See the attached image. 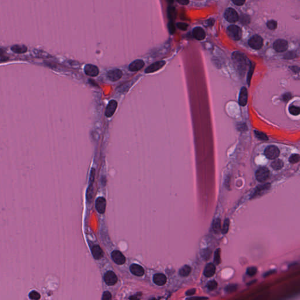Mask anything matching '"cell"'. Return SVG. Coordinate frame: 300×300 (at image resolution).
I'll list each match as a JSON object with an SVG mask.
<instances>
[{"instance_id": "obj_48", "label": "cell", "mask_w": 300, "mask_h": 300, "mask_svg": "<svg viewBox=\"0 0 300 300\" xmlns=\"http://www.w3.org/2000/svg\"><path fill=\"white\" fill-rule=\"evenodd\" d=\"M196 293V289L192 288L190 290H188L186 292V295L187 296H192L195 294Z\"/></svg>"}, {"instance_id": "obj_28", "label": "cell", "mask_w": 300, "mask_h": 300, "mask_svg": "<svg viewBox=\"0 0 300 300\" xmlns=\"http://www.w3.org/2000/svg\"><path fill=\"white\" fill-rule=\"evenodd\" d=\"M176 13L175 9L173 6H169L168 8V17L169 19V21H174V18L175 17Z\"/></svg>"}, {"instance_id": "obj_12", "label": "cell", "mask_w": 300, "mask_h": 300, "mask_svg": "<svg viewBox=\"0 0 300 300\" xmlns=\"http://www.w3.org/2000/svg\"><path fill=\"white\" fill-rule=\"evenodd\" d=\"M117 107V102L116 100H111L108 103L105 111V114L107 117H111L113 116Z\"/></svg>"}, {"instance_id": "obj_51", "label": "cell", "mask_w": 300, "mask_h": 300, "mask_svg": "<svg viewBox=\"0 0 300 300\" xmlns=\"http://www.w3.org/2000/svg\"><path fill=\"white\" fill-rule=\"evenodd\" d=\"M167 1L169 4H172L174 2V0H167Z\"/></svg>"}, {"instance_id": "obj_8", "label": "cell", "mask_w": 300, "mask_h": 300, "mask_svg": "<svg viewBox=\"0 0 300 300\" xmlns=\"http://www.w3.org/2000/svg\"><path fill=\"white\" fill-rule=\"evenodd\" d=\"M84 71L87 75L91 77L97 76L99 73V70L98 67L91 64L86 65L84 67Z\"/></svg>"}, {"instance_id": "obj_18", "label": "cell", "mask_w": 300, "mask_h": 300, "mask_svg": "<svg viewBox=\"0 0 300 300\" xmlns=\"http://www.w3.org/2000/svg\"><path fill=\"white\" fill-rule=\"evenodd\" d=\"M192 33H193V37L195 39H197V40H199V41L204 39L205 38L206 36V34H205V30H204L203 28H202L201 27L195 28L193 30Z\"/></svg>"}, {"instance_id": "obj_7", "label": "cell", "mask_w": 300, "mask_h": 300, "mask_svg": "<svg viewBox=\"0 0 300 300\" xmlns=\"http://www.w3.org/2000/svg\"><path fill=\"white\" fill-rule=\"evenodd\" d=\"M273 48L278 52H284L288 48V42L284 39H278L274 43Z\"/></svg>"}, {"instance_id": "obj_15", "label": "cell", "mask_w": 300, "mask_h": 300, "mask_svg": "<svg viewBox=\"0 0 300 300\" xmlns=\"http://www.w3.org/2000/svg\"><path fill=\"white\" fill-rule=\"evenodd\" d=\"M145 65L144 62L143 60L138 59L136 60L130 65L128 67L129 70L132 72H137L141 70Z\"/></svg>"}, {"instance_id": "obj_10", "label": "cell", "mask_w": 300, "mask_h": 300, "mask_svg": "<svg viewBox=\"0 0 300 300\" xmlns=\"http://www.w3.org/2000/svg\"><path fill=\"white\" fill-rule=\"evenodd\" d=\"M165 65V61H158L154 63L153 64L151 65L149 67H148L145 72V73H151L153 72H156L157 71L161 69L163 66Z\"/></svg>"}, {"instance_id": "obj_14", "label": "cell", "mask_w": 300, "mask_h": 300, "mask_svg": "<svg viewBox=\"0 0 300 300\" xmlns=\"http://www.w3.org/2000/svg\"><path fill=\"white\" fill-rule=\"evenodd\" d=\"M104 282L108 286H113L117 282V277L113 271H108L104 276Z\"/></svg>"}, {"instance_id": "obj_35", "label": "cell", "mask_w": 300, "mask_h": 300, "mask_svg": "<svg viewBox=\"0 0 300 300\" xmlns=\"http://www.w3.org/2000/svg\"><path fill=\"white\" fill-rule=\"evenodd\" d=\"M257 271V269L255 267H249L247 270V274L250 276H254L256 274Z\"/></svg>"}, {"instance_id": "obj_27", "label": "cell", "mask_w": 300, "mask_h": 300, "mask_svg": "<svg viewBox=\"0 0 300 300\" xmlns=\"http://www.w3.org/2000/svg\"><path fill=\"white\" fill-rule=\"evenodd\" d=\"M288 110H289L290 113L293 115V116H298L300 114V108L298 106L291 105L289 107Z\"/></svg>"}, {"instance_id": "obj_50", "label": "cell", "mask_w": 300, "mask_h": 300, "mask_svg": "<svg viewBox=\"0 0 300 300\" xmlns=\"http://www.w3.org/2000/svg\"><path fill=\"white\" fill-rule=\"evenodd\" d=\"M4 50H3L2 49H1V48H0V55H2L4 54Z\"/></svg>"}, {"instance_id": "obj_41", "label": "cell", "mask_w": 300, "mask_h": 300, "mask_svg": "<svg viewBox=\"0 0 300 300\" xmlns=\"http://www.w3.org/2000/svg\"><path fill=\"white\" fill-rule=\"evenodd\" d=\"M176 26L180 30H186L188 25V24H185V23H183V22H179L178 24H176Z\"/></svg>"}, {"instance_id": "obj_31", "label": "cell", "mask_w": 300, "mask_h": 300, "mask_svg": "<svg viewBox=\"0 0 300 300\" xmlns=\"http://www.w3.org/2000/svg\"><path fill=\"white\" fill-rule=\"evenodd\" d=\"M214 263L216 265H218L221 263V249H217L215 253Z\"/></svg>"}, {"instance_id": "obj_46", "label": "cell", "mask_w": 300, "mask_h": 300, "mask_svg": "<svg viewBox=\"0 0 300 300\" xmlns=\"http://www.w3.org/2000/svg\"><path fill=\"white\" fill-rule=\"evenodd\" d=\"M30 298L31 299H39L40 297L39 294H38V293H36V291H32L30 293Z\"/></svg>"}, {"instance_id": "obj_9", "label": "cell", "mask_w": 300, "mask_h": 300, "mask_svg": "<svg viewBox=\"0 0 300 300\" xmlns=\"http://www.w3.org/2000/svg\"><path fill=\"white\" fill-rule=\"evenodd\" d=\"M111 257L114 262L116 264L119 265L124 264L126 260L124 256L118 250H115L113 252L111 253Z\"/></svg>"}, {"instance_id": "obj_16", "label": "cell", "mask_w": 300, "mask_h": 300, "mask_svg": "<svg viewBox=\"0 0 300 300\" xmlns=\"http://www.w3.org/2000/svg\"><path fill=\"white\" fill-rule=\"evenodd\" d=\"M106 201L103 197L97 198L96 201V207L97 211L100 213H104L106 210Z\"/></svg>"}, {"instance_id": "obj_45", "label": "cell", "mask_w": 300, "mask_h": 300, "mask_svg": "<svg viewBox=\"0 0 300 300\" xmlns=\"http://www.w3.org/2000/svg\"><path fill=\"white\" fill-rule=\"evenodd\" d=\"M237 129L239 131L245 132L247 130V127L245 124H239L237 126Z\"/></svg>"}, {"instance_id": "obj_36", "label": "cell", "mask_w": 300, "mask_h": 300, "mask_svg": "<svg viewBox=\"0 0 300 300\" xmlns=\"http://www.w3.org/2000/svg\"><path fill=\"white\" fill-rule=\"evenodd\" d=\"M237 289V286L236 284H230L228 285L226 288V291L229 293H231L234 292Z\"/></svg>"}, {"instance_id": "obj_44", "label": "cell", "mask_w": 300, "mask_h": 300, "mask_svg": "<svg viewBox=\"0 0 300 300\" xmlns=\"http://www.w3.org/2000/svg\"><path fill=\"white\" fill-rule=\"evenodd\" d=\"M111 298V295L108 291H106L103 295L102 300H108Z\"/></svg>"}, {"instance_id": "obj_21", "label": "cell", "mask_w": 300, "mask_h": 300, "mask_svg": "<svg viewBox=\"0 0 300 300\" xmlns=\"http://www.w3.org/2000/svg\"><path fill=\"white\" fill-rule=\"evenodd\" d=\"M91 252L92 254L94 257V258L97 260H99L100 258H102L103 256V252L102 248L99 246H94L91 249Z\"/></svg>"}, {"instance_id": "obj_4", "label": "cell", "mask_w": 300, "mask_h": 300, "mask_svg": "<svg viewBox=\"0 0 300 300\" xmlns=\"http://www.w3.org/2000/svg\"><path fill=\"white\" fill-rule=\"evenodd\" d=\"M264 154L270 160L276 159L280 155V150L274 145H270L264 151Z\"/></svg>"}, {"instance_id": "obj_11", "label": "cell", "mask_w": 300, "mask_h": 300, "mask_svg": "<svg viewBox=\"0 0 300 300\" xmlns=\"http://www.w3.org/2000/svg\"><path fill=\"white\" fill-rule=\"evenodd\" d=\"M123 76V72L119 69L112 70L108 72L107 78L111 82H117Z\"/></svg>"}, {"instance_id": "obj_2", "label": "cell", "mask_w": 300, "mask_h": 300, "mask_svg": "<svg viewBox=\"0 0 300 300\" xmlns=\"http://www.w3.org/2000/svg\"><path fill=\"white\" fill-rule=\"evenodd\" d=\"M228 36L234 41L240 40L242 36V32L240 28L236 25H231L229 26L227 30Z\"/></svg>"}, {"instance_id": "obj_42", "label": "cell", "mask_w": 300, "mask_h": 300, "mask_svg": "<svg viewBox=\"0 0 300 300\" xmlns=\"http://www.w3.org/2000/svg\"><path fill=\"white\" fill-rule=\"evenodd\" d=\"M240 21L243 24H249L250 22V19L247 15H242L240 18Z\"/></svg>"}, {"instance_id": "obj_49", "label": "cell", "mask_w": 300, "mask_h": 300, "mask_svg": "<svg viewBox=\"0 0 300 300\" xmlns=\"http://www.w3.org/2000/svg\"><path fill=\"white\" fill-rule=\"evenodd\" d=\"M176 1L181 5L186 6L189 3V0H176Z\"/></svg>"}, {"instance_id": "obj_22", "label": "cell", "mask_w": 300, "mask_h": 300, "mask_svg": "<svg viewBox=\"0 0 300 300\" xmlns=\"http://www.w3.org/2000/svg\"><path fill=\"white\" fill-rule=\"evenodd\" d=\"M270 186H271L270 184H266L264 185H261L257 186V188L256 189V191L254 193L253 195V197H254L253 198L257 197L260 193H262V192L267 191V190H269L270 189Z\"/></svg>"}, {"instance_id": "obj_47", "label": "cell", "mask_w": 300, "mask_h": 300, "mask_svg": "<svg viewBox=\"0 0 300 300\" xmlns=\"http://www.w3.org/2000/svg\"><path fill=\"white\" fill-rule=\"evenodd\" d=\"M232 1H233V2L234 3V4H236V6H239L243 5L246 1V0H232Z\"/></svg>"}, {"instance_id": "obj_29", "label": "cell", "mask_w": 300, "mask_h": 300, "mask_svg": "<svg viewBox=\"0 0 300 300\" xmlns=\"http://www.w3.org/2000/svg\"><path fill=\"white\" fill-rule=\"evenodd\" d=\"M254 134H255L256 137L259 140H263V141H267L269 140L268 137L266 136V134H264L263 132H259L257 130H254Z\"/></svg>"}, {"instance_id": "obj_17", "label": "cell", "mask_w": 300, "mask_h": 300, "mask_svg": "<svg viewBox=\"0 0 300 300\" xmlns=\"http://www.w3.org/2000/svg\"><path fill=\"white\" fill-rule=\"evenodd\" d=\"M215 272H216V267L215 264L213 263H208L205 266L204 271V274L205 276L209 278L214 276Z\"/></svg>"}, {"instance_id": "obj_33", "label": "cell", "mask_w": 300, "mask_h": 300, "mask_svg": "<svg viewBox=\"0 0 300 300\" xmlns=\"http://www.w3.org/2000/svg\"><path fill=\"white\" fill-rule=\"evenodd\" d=\"M300 161V156L297 154H294L291 155L289 158V162L291 164H295L299 162Z\"/></svg>"}, {"instance_id": "obj_30", "label": "cell", "mask_w": 300, "mask_h": 300, "mask_svg": "<svg viewBox=\"0 0 300 300\" xmlns=\"http://www.w3.org/2000/svg\"><path fill=\"white\" fill-rule=\"evenodd\" d=\"M229 225H230V221L229 219H226L225 220V222L223 223V228L221 230V232L222 234H226L229 231Z\"/></svg>"}, {"instance_id": "obj_19", "label": "cell", "mask_w": 300, "mask_h": 300, "mask_svg": "<svg viewBox=\"0 0 300 300\" xmlns=\"http://www.w3.org/2000/svg\"><path fill=\"white\" fill-rule=\"evenodd\" d=\"M130 271L134 275L137 276H142L144 275V269L138 264H132L130 266Z\"/></svg>"}, {"instance_id": "obj_26", "label": "cell", "mask_w": 300, "mask_h": 300, "mask_svg": "<svg viewBox=\"0 0 300 300\" xmlns=\"http://www.w3.org/2000/svg\"><path fill=\"white\" fill-rule=\"evenodd\" d=\"M271 167L274 170H280L284 167V163L282 160L277 159L271 164Z\"/></svg>"}, {"instance_id": "obj_39", "label": "cell", "mask_w": 300, "mask_h": 300, "mask_svg": "<svg viewBox=\"0 0 300 300\" xmlns=\"http://www.w3.org/2000/svg\"><path fill=\"white\" fill-rule=\"evenodd\" d=\"M212 254V251L209 250V249H206V250H203V253H202V256L204 258H205L206 260H208L209 257H210V255Z\"/></svg>"}, {"instance_id": "obj_40", "label": "cell", "mask_w": 300, "mask_h": 300, "mask_svg": "<svg viewBox=\"0 0 300 300\" xmlns=\"http://www.w3.org/2000/svg\"><path fill=\"white\" fill-rule=\"evenodd\" d=\"M296 57H297L296 54H295L294 52H288L287 54L284 55V58L287 59H294Z\"/></svg>"}, {"instance_id": "obj_34", "label": "cell", "mask_w": 300, "mask_h": 300, "mask_svg": "<svg viewBox=\"0 0 300 300\" xmlns=\"http://www.w3.org/2000/svg\"><path fill=\"white\" fill-rule=\"evenodd\" d=\"M254 65L253 64L252 62H250L249 71V73H248V75H247V82H248V84H250V80H251L252 77L253 73V71H254Z\"/></svg>"}, {"instance_id": "obj_5", "label": "cell", "mask_w": 300, "mask_h": 300, "mask_svg": "<svg viewBox=\"0 0 300 300\" xmlns=\"http://www.w3.org/2000/svg\"><path fill=\"white\" fill-rule=\"evenodd\" d=\"M249 45L251 48L258 50L262 48L263 45V40L259 35L253 36L249 41Z\"/></svg>"}, {"instance_id": "obj_20", "label": "cell", "mask_w": 300, "mask_h": 300, "mask_svg": "<svg viewBox=\"0 0 300 300\" xmlns=\"http://www.w3.org/2000/svg\"><path fill=\"white\" fill-rule=\"evenodd\" d=\"M153 281L158 286H163L167 282V277L163 274H156L153 277Z\"/></svg>"}, {"instance_id": "obj_3", "label": "cell", "mask_w": 300, "mask_h": 300, "mask_svg": "<svg viewBox=\"0 0 300 300\" xmlns=\"http://www.w3.org/2000/svg\"><path fill=\"white\" fill-rule=\"evenodd\" d=\"M270 176V171L266 167H261L256 171V177L260 182H264L267 180Z\"/></svg>"}, {"instance_id": "obj_6", "label": "cell", "mask_w": 300, "mask_h": 300, "mask_svg": "<svg viewBox=\"0 0 300 300\" xmlns=\"http://www.w3.org/2000/svg\"><path fill=\"white\" fill-rule=\"evenodd\" d=\"M225 19L231 23L236 22L239 20V15L237 12L233 8H228L225 12Z\"/></svg>"}, {"instance_id": "obj_37", "label": "cell", "mask_w": 300, "mask_h": 300, "mask_svg": "<svg viewBox=\"0 0 300 300\" xmlns=\"http://www.w3.org/2000/svg\"><path fill=\"white\" fill-rule=\"evenodd\" d=\"M267 25L268 28L271 30H274L277 26V23L276 21L274 20H271L267 23Z\"/></svg>"}, {"instance_id": "obj_1", "label": "cell", "mask_w": 300, "mask_h": 300, "mask_svg": "<svg viewBox=\"0 0 300 300\" xmlns=\"http://www.w3.org/2000/svg\"><path fill=\"white\" fill-rule=\"evenodd\" d=\"M232 60L237 71L240 73H244L247 66L245 55L240 52H234L232 55Z\"/></svg>"}, {"instance_id": "obj_24", "label": "cell", "mask_w": 300, "mask_h": 300, "mask_svg": "<svg viewBox=\"0 0 300 300\" xmlns=\"http://www.w3.org/2000/svg\"><path fill=\"white\" fill-rule=\"evenodd\" d=\"M212 229L213 231L216 233H219L221 231V219L217 218L214 220L212 224Z\"/></svg>"}, {"instance_id": "obj_38", "label": "cell", "mask_w": 300, "mask_h": 300, "mask_svg": "<svg viewBox=\"0 0 300 300\" xmlns=\"http://www.w3.org/2000/svg\"><path fill=\"white\" fill-rule=\"evenodd\" d=\"M168 30L171 34H173L175 31V27L174 25V21H169L168 25Z\"/></svg>"}, {"instance_id": "obj_43", "label": "cell", "mask_w": 300, "mask_h": 300, "mask_svg": "<svg viewBox=\"0 0 300 300\" xmlns=\"http://www.w3.org/2000/svg\"><path fill=\"white\" fill-rule=\"evenodd\" d=\"M291 98V94L290 93H286L282 96V100L285 102H288Z\"/></svg>"}, {"instance_id": "obj_25", "label": "cell", "mask_w": 300, "mask_h": 300, "mask_svg": "<svg viewBox=\"0 0 300 300\" xmlns=\"http://www.w3.org/2000/svg\"><path fill=\"white\" fill-rule=\"evenodd\" d=\"M191 267L188 265H185L183 266L180 270V276L187 277L188 276L191 272Z\"/></svg>"}, {"instance_id": "obj_32", "label": "cell", "mask_w": 300, "mask_h": 300, "mask_svg": "<svg viewBox=\"0 0 300 300\" xmlns=\"http://www.w3.org/2000/svg\"><path fill=\"white\" fill-rule=\"evenodd\" d=\"M217 282L214 280L209 281L207 284V287L210 291H213L215 290L217 288Z\"/></svg>"}, {"instance_id": "obj_13", "label": "cell", "mask_w": 300, "mask_h": 300, "mask_svg": "<svg viewBox=\"0 0 300 300\" xmlns=\"http://www.w3.org/2000/svg\"><path fill=\"white\" fill-rule=\"evenodd\" d=\"M248 100V91L245 87H243L240 90L239 103L241 106H245Z\"/></svg>"}, {"instance_id": "obj_23", "label": "cell", "mask_w": 300, "mask_h": 300, "mask_svg": "<svg viewBox=\"0 0 300 300\" xmlns=\"http://www.w3.org/2000/svg\"><path fill=\"white\" fill-rule=\"evenodd\" d=\"M27 47L25 45H15L11 47V51L14 53L21 54H24L27 51Z\"/></svg>"}]
</instances>
